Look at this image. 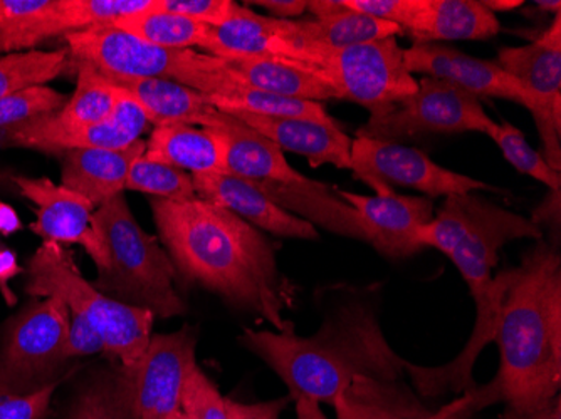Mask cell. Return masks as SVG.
Here are the masks:
<instances>
[{
	"mask_svg": "<svg viewBox=\"0 0 561 419\" xmlns=\"http://www.w3.org/2000/svg\"><path fill=\"white\" fill-rule=\"evenodd\" d=\"M150 207L179 279L219 295L279 333L293 329L286 311L295 301V287L280 272L274 245L260 229L198 197L151 198Z\"/></svg>",
	"mask_w": 561,
	"mask_h": 419,
	"instance_id": "1",
	"label": "cell"
},
{
	"mask_svg": "<svg viewBox=\"0 0 561 419\" xmlns=\"http://www.w3.org/2000/svg\"><path fill=\"white\" fill-rule=\"evenodd\" d=\"M248 4L261 5L277 21H298L308 8V0H256Z\"/></svg>",
	"mask_w": 561,
	"mask_h": 419,
	"instance_id": "44",
	"label": "cell"
},
{
	"mask_svg": "<svg viewBox=\"0 0 561 419\" xmlns=\"http://www.w3.org/2000/svg\"><path fill=\"white\" fill-rule=\"evenodd\" d=\"M91 229L103 248L93 282L98 291L153 317L184 316L187 304L176 289L181 279L172 258L159 238L141 229L125 195L100 205L91 217Z\"/></svg>",
	"mask_w": 561,
	"mask_h": 419,
	"instance_id": "5",
	"label": "cell"
},
{
	"mask_svg": "<svg viewBox=\"0 0 561 419\" xmlns=\"http://www.w3.org/2000/svg\"><path fill=\"white\" fill-rule=\"evenodd\" d=\"M22 223L19 219L18 212L11 205L0 201V233L2 235H11V233L19 232Z\"/></svg>",
	"mask_w": 561,
	"mask_h": 419,
	"instance_id": "46",
	"label": "cell"
},
{
	"mask_svg": "<svg viewBox=\"0 0 561 419\" xmlns=\"http://www.w3.org/2000/svg\"><path fill=\"white\" fill-rule=\"evenodd\" d=\"M306 68L333 88L339 100L360 104L370 116L392 108L419 88L396 37L343 49L306 44Z\"/></svg>",
	"mask_w": 561,
	"mask_h": 419,
	"instance_id": "8",
	"label": "cell"
},
{
	"mask_svg": "<svg viewBox=\"0 0 561 419\" xmlns=\"http://www.w3.org/2000/svg\"><path fill=\"white\" fill-rule=\"evenodd\" d=\"M239 340L283 380L295 401L333 406L356 377L402 380L411 364L383 336L377 302L353 289L336 299L313 336L245 329Z\"/></svg>",
	"mask_w": 561,
	"mask_h": 419,
	"instance_id": "3",
	"label": "cell"
},
{
	"mask_svg": "<svg viewBox=\"0 0 561 419\" xmlns=\"http://www.w3.org/2000/svg\"><path fill=\"white\" fill-rule=\"evenodd\" d=\"M204 100L220 112L251 113V115L274 116V118L310 119V121L321 123V125L343 128L342 123L328 115L323 103L277 96V94L244 86L234 80L227 84L219 94H213V96L204 94Z\"/></svg>",
	"mask_w": 561,
	"mask_h": 419,
	"instance_id": "31",
	"label": "cell"
},
{
	"mask_svg": "<svg viewBox=\"0 0 561 419\" xmlns=\"http://www.w3.org/2000/svg\"><path fill=\"white\" fill-rule=\"evenodd\" d=\"M523 419H561V399L560 396L548 403L543 408L537 409V411L528 412L523 415Z\"/></svg>",
	"mask_w": 561,
	"mask_h": 419,
	"instance_id": "48",
	"label": "cell"
},
{
	"mask_svg": "<svg viewBox=\"0 0 561 419\" xmlns=\"http://www.w3.org/2000/svg\"><path fill=\"white\" fill-rule=\"evenodd\" d=\"M113 27L153 46L176 50H187L192 47L202 49L209 33V25L182 15L157 11L156 5L150 11L115 22Z\"/></svg>",
	"mask_w": 561,
	"mask_h": 419,
	"instance_id": "32",
	"label": "cell"
},
{
	"mask_svg": "<svg viewBox=\"0 0 561 419\" xmlns=\"http://www.w3.org/2000/svg\"><path fill=\"white\" fill-rule=\"evenodd\" d=\"M195 348L194 327L151 336L144 359L134 370L137 419H176L182 415L185 383L197 365Z\"/></svg>",
	"mask_w": 561,
	"mask_h": 419,
	"instance_id": "15",
	"label": "cell"
},
{
	"mask_svg": "<svg viewBox=\"0 0 561 419\" xmlns=\"http://www.w3.org/2000/svg\"><path fill=\"white\" fill-rule=\"evenodd\" d=\"M176 419H188V418H187V416L184 415V411H182V415L179 416V418H176Z\"/></svg>",
	"mask_w": 561,
	"mask_h": 419,
	"instance_id": "52",
	"label": "cell"
},
{
	"mask_svg": "<svg viewBox=\"0 0 561 419\" xmlns=\"http://www.w3.org/2000/svg\"><path fill=\"white\" fill-rule=\"evenodd\" d=\"M25 292L33 299L56 298L69 314L83 316L105 340L106 354L125 370H137L153 334V314L131 307L98 291L81 276L71 254L55 242H44L27 266Z\"/></svg>",
	"mask_w": 561,
	"mask_h": 419,
	"instance_id": "6",
	"label": "cell"
},
{
	"mask_svg": "<svg viewBox=\"0 0 561 419\" xmlns=\"http://www.w3.org/2000/svg\"><path fill=\"white\" fill-rule=\"evenodd\" d=\"M222 62L232 80L254 90L314 103L339 100L336 91L317 74L288 62L263 58L222 59Z\"/></svg>",
	"mask_w": 561,
	"mask_h": 419,
	"instance_id": "28",
	"label": "cell"
},
{
	"mask_svg": "<svg viewBox=\"0 0 561 419\" xmlns=\"http://www.w3.org/2000/svg\"><path fill=\"white\" fill-rule=\"evenodd\" d=\"M494 342L493 383L510 411L528 415L553 401L561 387V257L543 238L507 269Z\"/></svg>",
	"mask_w": 561,
	"mask_h": 419,
	"instance_id": "4",
	"label": "cell"
},
{
	"mask_svg": "<svg viewBox=\"0 0 561 419\" xmlns=\"http://www.w3.org/2000/svg\"><path fill=\"white\" fill-rule=\"evenodd\" d=\"M538 9H541V11H554V12H561V2L560 0H554V2H537Z\"/></svg>",
	"mask_w": 561,
	"mask_h": 419,
	"instance_id": "50",
	"label": "cell"
},
{
	"mask_svg": "<svg viewBox=\"0 0 561 419\" xmlns=\"http://www.w3.org/2000/svg\"><path fill=\"white\" fill-rule=\"evenodd\" d=\"M350 170L377 195L393 194L392 187H407L432 200L494 190L488 183L437 165L417 148L392 141L355 138L350 150Z\"/></svg>",
	"mask_w": 561,
	"mask_h": 419,
	"instance_id": "11",
	"label": "cell"
},
{
	"mask_svg": "<svg viewBox=\"0 0 561 419\" xmlns=\"http://www.w3.org/2000/svg\"><path fill=\"white\" fill-rule=\"evenodd\" d=\"M78 83L65 108L55 113L59 121L75 126L100 125L112 116L122 91L105 75L87 65H75Z\"/></svg>",
	"mask_w": 561,
	"mask_h": 419,
	"instance_id": "33",
	"label": "cell"
},
{
	"mask_svg": "<svg viewBox=\"0 0 561 419\" xmlns=\"http://www.w3.org/2000/svg\"><path fill=\"white\" fill-rule=\"evenodd\" d=\"M500 403L493 383L462 393L443 408L428 409L403 380L356 377L333 403L339 419H472Z\"/></svg>",
	"mask_w": 561,
	"mask_h": 419,
	"instance_id": "14",
	"label": "cell"
},
{
	"mask_svg": "<svg viewBox=\"0 0 561 419\" xmlns=\"http://www.w3.org/2000/svg\"><path fill=\"white\" fill-rule=\"evenodd\" d=\"M68 65V49H34L0 56V100L24 88L50 83L66 71Z\"/></svg>",
	"mask_w": 561,
	"mask_h": 419,
	"instance_id": "34",
	"label": "cell"
},
{
	"mask_svg": "<svg viewBox=\"0 0 561 419\" xmlns=\"http://www.w3.org/2000/svg\"><path fill=\"white\" fill-rule=\"evenodd\" d=\"M182 411L188 419H229L226 398L198 365L185 383Z\"/></svg>",
	"mask_w": 561,
	"mask_h": 419,
	"instance_id": "38",
	"label": "cell"
},
{
	"mask_svg": "<svg viewBox=\"0 0 561 419\" xmlns=\"http://www.w3.org/2000/svg\"><path fill=\"white\" fill-rule=\"evenodd\" d=\"M106 78V75H105ZM140 104L150 125H201L213 108L204 94L182 84L157 78H106Z\"/></svg>",
	"mask_w": 561,
	"mask_h": 419,
	"instance_id": "27",
	"label": "cell"
},
{
	"mask_svg": "<svg viewBox=\"0 0 561 419\" xmlns=\"http://www.w3.org/2000/svg\"><path fill=\"white\" fill-rule=\"evenodd\" d=\"M66 419H137L134 371L100 370L80 387Z\"/></svg>",
	"mask_w": 561,
	"mask_h": 419,
	"instance_id": "30",
	"label": "cell"
},
{
	"mask_svg": "<svg viewBox=\"0 0 561 419\" xmlns=\"http://www.w3.org/2000/svg\"><path fill=\"white\" fill-rule=\"evenodd\" d=\"M21 272L15 252H12L11 248H0V294L9 305L15 302V294L11 291L9 282Z\"/></svg>",
	"mask_w": 561,
	"mask_h": 419,
	"instance_id": "45",
	"label": "cell"
},
{
	"mask_svg": "<svg viewBox=\"0 0 561 419\" xmlns=\"http://www.w3.org/2000/svg\"><path fill=\"white\" fill-rule=\"evenodd\" d=\"M202 128L213 129L226 143V173L252 183L305 182L306 176L296 172L285 153L256 129L242 123L231 113L210 108L202 118Z\"/></svg>",
	"mask_w": 561,
	"mask_h": 419,
	"instance_id": "19",
	"label": "cell"
},
{
	"mask_svg": "<svg viewBox=\"0 0 561 419\" xmlns=\"http://www.w3.org/2000/svg\"><path fill=\"white\" fill-rule=\"evenodd\" d=\"M501 419H523V415H519V412L510 411V409H506L504 411L503 418Z\"/></svg>",
	"mask_w": 561,
	"mask_h": 419,
	"instance_id": "51",
	"label": "cell"
},
{
	"mask_svg": "<svg viewBox=\"0 0 561 419\" xmlns=\"http://www.w3.org/2000/svg\"><path fill=\"white\" fill-rule=\"evenodd\" d=\"M22 197L37 208L36 222L31 230L44 242L81 244L91 230V217L96 208L83 195L76 194L49 178L15 176Z\"/></svg>",
	"mask_w": 561,
	"mask_h": 419,
	"instance_id": "22",
	"label": "cell"
},
{
	"mask_svg": "<svg viewBox=\"0 0 561 419\" xmlns=\"http://www.w3.org/2000/svg\"><path fill=\"white\" fill-rule=\"evenodd\" d=\"M519 238H543L540 225L510 212L478 194L444 198L439 212L417 232L422 248L443 252L468 283L476 302V324L461 354L440 368L411 364V377L421 398H440L476 389L472 368L482 349L494 342L501 299L507 286V270L493 277L504 245Z\"/></svg>",
	"mask_w": 561,
	"mask_h": 419,
	"instance_id": "2",
	"label": "cell"
},
{
	"mask_svg": "<svg viewBox=\"0 0 561 419\" xmlns=\"http://www.w3.org/2000/svg\"><path fill=\"white\" fill-rule=\"evenodd\" d=\"M496 14L476 0H422L421 12L407 36L415 43L486 40L500 34Z\"/></svg>",
	"mask_w": 561,
	"mask_h": 419,
	"instance_id": "26",
	"label": "cell"
},
{
	"mask_svg": "<svg viewBox=\"0 0 561 419\" xmlns=\"http://www.w3.org/2000/svg\"><path fill=\"white\" fill-rule=\"evenodd\" d=\"M227 113V112H226ZM283 151H291L308 160L313 168L333 165L350 170L352 140L343 128L321 125L310 119L274 118L251 113H231Z\"/></svg>",
	"mask_w": 561,
	"mask_h": 419,
	"instance_id": "21",
	"label": "cell"
},
{
	"mask_svg": "<svg viewBox=\"0 0 561 419\" xmlns=\"http://www.w3.org/2000/svg\"><path fill=\"white\" fill-rule=\"evenodd\" d=\"M257 187L286 212L298 213L306 222L318 223L330 232L368 242L367 230L350 205L340 203L330 187L306 178L301 183H256Z\"/></svg>",
	"mask_w": 561,
	"mask_h": 419,
	"instance_id": "25",
	"label": "cell"
},
{
	"mask_svg": "<svg viewBox=\"0 0 561 419\" xmlns=\"http://www.w3.org/2000/svg\"><path fill=\"white\" fill-rule=\"evenodd\" d=\"M148 125L150 121L140 104L122 91L112 116L100 125H68L59 121L53 113L0 129V147L33 148L46 153L122 150L140 140Z\"/></svg>",
	"mask_w": 561,
	"mask_h": 419,
	"instance_id": "13",
	"label": "cell"
},
{
	"mask_svg": "<svg viewBox=\"0 0 561 419\" xmlns=\"http://www.w3.org/2000/svg\"><path fill=\"white\" fill-rule=\"evenodd\" d=\"M331 14L317 19H298L296 33L299 39L313 46L328 47V49H343V47L358 46V44L374 43L402 34L399 25L392 22L378 21L370 15L350 11L342 5Z\"/></svg>",
	"mask_w": 561,
	"mask_h": 419,
	"instance_id": "29",
	"label": "cell"
},
{
	"mask_svg": "<svg viewBox=\"0 0 561 419\" xmlns=\"http://www.w3.org/2000/svg\"><path fill=\"white\" fill-rule=\"evenodd\" d=\"M59 383L49 384L33 395H5L0 393V419H44L49 412L50 398Z\"/></svg>",
	"mask_w": 561,
	"mask_h": 419,
	"instance_id": "41",
	"label": "cell"
},
{
	"mask_svg": "<svg viewBox=\"0 0 561 419\" xmlns=\"http://www.w3.org/2000/svg\"><path fill=\"white\" fill-rule=\"evenodd\" d=\"M291 398H279L274 401L256 403L245 405L234 399L226 398V409L229 419H279L280 412L285 411Z\"/></svg>",
	"mask_w": 561,
	"mask_h": 419,
	"instance_id": "43",
	"label": "cell"
},
{
	"mask_svg": "<svg viewBox=\"0 0 561 419\" xmlns=\"http://www.w3.org/2000/svg\"><path fill=\"white\" fill-rule=\"evenodd\" d=\"M491 140L503 151L504 159L512 163L519 173L538 179L550 188L554 194H560L561 175L554 172L547 162L543 154L535 148L529 147L525 135L519 131L512 123H501L496 126L493 138Z\"/></svg>",
	"mask_w": 561,
	"mask_h": 419,
	"instance_id": "36",
	"label": "cell"
},
{
	"mask_svg": "<svg viewBox=\"0 0 561 419\" xmlns=\"http://www.w3.org/2000/svg\"><path fill=\"white\" fill-rule=\"evenodd\" d=\"M125 188L169 201L191 200L197 197L192 175L163 163L150 162L145 156H140L131 165Z\"/></svg>",
	"mask_w": 561,
	"mask_h": 419,
	"instance_id": "35",
	"label": "cell"
},
{
	"mask_svg": "<svg viewBox=\"0 0 561 419\" xmlns=\"http://www.w3.org/2000/svg\"><path fill=\"white\" fill-rule=\"evenodd\" d=\"M83 0H0V56L88 30Z\"/></svg>",
	"mask_w": 561,
	"mask_h": 419,
	"instance_id": "20",
	"label": "cell"
},
{
	"mask_svg": "<svg viewBox=\"0 0 561 419\" xmlns=\"http://www.w3.org/2000/svg\"><path fill=\"white\" fill-rule=\"evenodd\" d=\"M339 194L358 213L367 230L368 244L381 255L399 260L422 251L417 232L434 219L431 198L403 197L396 191L375 197L345 190Z\"/></svg>",
	"mask_w": 561,
	"mask_h": 419,
	"instance_id": "17",
	"label": "cell"
},
{
	"mask_svg": "<svg viewBox=\"0 0 561 419\" xmlns=\"http://www.w3.org/2000/svg\"><path fill=\"white\" fill-rule=\"evenodd\" d=\"M195 194L202 200L227 208L256 229L277 237L314 241L318 238L313 223L299 219L295 213L274 203L256 183L229 173L192 175Z\"/></svg>",
	"mask_w": 561,
	"mask_h": 419,
	"instance_id": "18",
	"label": "cell"
},
{
	"mask_svg": "<svg viewBox=\"0 0 561 419\" xmlns=\"http://www.w3.org/2000/svg\"><path fill=\"white\" fill-rule=\"evenodd\" d=\"M69 321V309L56 298L33 299L19 312L0 342V393L33 395L61 381Z\"/></svg>",
	"mask_w": 561,
	"mask_h": 419,
	"instance_id": "9",
	"label": "cell"
},
{
	"mask_svg": "<svg viewBox=\"0 0 561 419\" xmlns=\"http://www.w3.org/2000/svg\"><path fill=\"white\" fill-rule=\"evenodd\" d=\"M156 9L217 27L238 18L244 5L234 0H156Z\"/></svg>",
	"mask_w": 561,
	"mask_h": 419,
	"instance_id": "39",
	"label": "cell"
},
{
	"mask_svg": "<svg viewBox=\"0 0 561 419\" xmlns=\"http://www.w3.org/2000/svg\"><path fill=\"white\" fill-rule=\"evenodd\" d=\"M69 316H71V321H69L68 342H66L65 351L68 361L106 352L105 340L87 317L76 316V314H69Z\"/></svg>",
	"mask_w": 561,
	"mask_h": 419,
	"instance_id": "42",
	"label": "cell"
},
{
	"mask_svg": "<svg viewBox=\"0 0 561 419\" xmlns=\"http://www.w3.org/2000/svg\"><path fill=\"white\" fill-rule=\"evenodd\" d=\"M145 159L192 175L226 173V143L213 129L160 125L145 141Z\"/></svg>",
	"mask_w": 561,
	"mask_h": 419,
	"instance_id": "24",
	"label": "cell"
},
{
	"mask_svg": "<svg viewBox=\"0 0 561 419\" xmlns=\"http://www.w3.org/2000/svg\"><path fill=\"white\" fill-rule=\"evenodd\" d=\"M144 140L122 150H72L62 154L61 185L83 195L94 208L126 190L131 165L145 154Z\"/></svg>",
	"mask_w": 561,
	"mask_h": 419,
	"instance_id": "23",
	"label": "cell"
},
{
	"mask_svg": "<svg viewBox=\"0 0 561 419\" xmlns=\"http://www.w3.org/2000/svg\"><path fill=\"white\" fill-rule=\"evenodd\" d=\"M296 419H328L321 405L314 399H296Z\"/></svg>",
	"mask_w": 561,
	"mask_h": 419,
	"instance_id": "47",
	"label": "cell"
},
{
	"mask_svg": "<svg viewBox=\"0 0 561 419\" xmlns=\"http://www.w3.org/2000/svg\"><path fill=\"white\" fill-rule=\"evenodd\" d=\"M65 37L72 65L90 66L106 78L169 80L207 96L219 94L232 83L220 58L192 49L153 46L113 25L90 27Z\"/></svg>",
	"mask_w": 561,
	"mask_h": 419,
	"instance_id": "7",
	"label": "cell"
},
{
	"mask_svg": "<svg viewBox=\"0 0 561 419\" xmlns=\"http://www.w3.org/2000/svg\"><path fill=\"white\" fill-rule=\"evenodd\" d=\"M482 5L494 14L497 11H512V9L522 8L523 0H482Z\"/></svg>",
	"mask_w": 561,
	"mask_h": 419,
	"instance_id": "49",
	"label": "cell"
},
{
	"mask_svg": "<svg viewBox=\"0 0 561 419\" xmlns=\"http://www.w3.org/2000/svg\"><path fill=\"white\" fill-rule=\"evenodd\" d=\"M68 96L46 86H31L0 100V129L21 125L65 108Z\"/></svg>",
	"mask_w": 561,
	"mask_h": 419,
	"instance_id": "37",
	"label": "cell"
},
{
	"mask_svg": "<svg viewBox=\"0 0 561 419\" xmlns=\"http://www.w3.org/2000/svg\"><path fill=\"white\" fill-rule=\"evenodd\" d=\"M403 62L411 74L446 81L478 97H500L519 103L528 109L531 97L525 88L507 74L496 61L472 58L439 43H414L403 49Z\"/></svg>",
	"mask_w": 561,
	"mask_h": 419,
	"instance_id": "16",
	"label": "cell"
},
{
	"mask_svg": "<svg viewBox=\"0 0 561 419\" xmlns=\"http://www.w3.org/2000/svg\"><path fill=\"white\" fill-rule=\"evenodd\" d=\"M497 65L513 75L531 97L528 109L543 143V159L561 170V12L550 30L528 46L503 47Z\"/></svg>",
	"mask_w": 561,
	"mask_h": 419,
	"instance_id": "12",
	"label": "cell"
},
{
	"mask_svg": "<svg viewBox=\"0 0 561 419\" xmlns=\"http://www.w3.org/2000/svg\"><path fill=\"white\" fill-rule=\"evenodd\" d=\"M496 126L478 97L446 81L422 78L412 96L370 116L356 131V138L399 143L421 135L468 131L493 138Z\"/></svg>",
	"mask_w": 561,
	"mask_h": 419,
	"instance_id": "10",
	"label": "cell"
},
{
	"mask_svg": "<svg viewBox=\"0 0 561 419\" xmlns=\"http://www.w3.org/2000/svg\"><path fill=\"white\" fill-rule=\"evenodd\" d=\"M340 2L350 11L399 25L402 34L411 30L422 8V0H340Z\"/></svg>",
	"mask_w": 561,
	"mask_h": 419,
	"instance_id": "40",
	"label": "cell"
}]
</instances>
